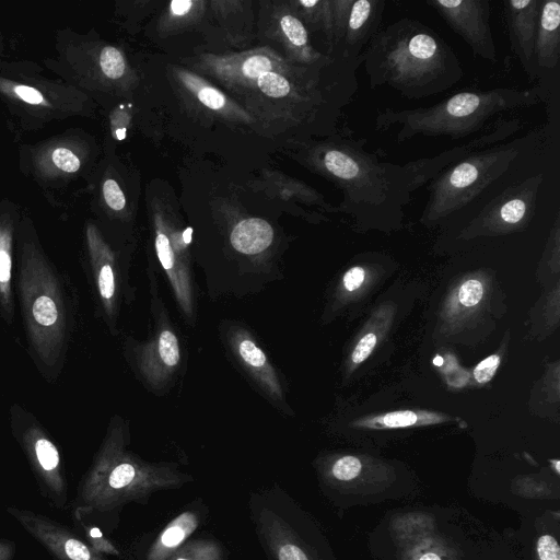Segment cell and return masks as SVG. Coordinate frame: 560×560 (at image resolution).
Instances as JSON below:
<instances>
[{"label":"cell","mask_w":560,"mask_h":560,"mask_svg":"<svg viewBox=\"0 0 560 560\" xmlns=\"http://www.w3.org/2000/svg\"><path fill=\"white\" fill-rule=\"evenodd\" d=\"M362 66L371 89L386 85L407 100L445 92L464 75L452 47L430 26L411 18L380 30L362 52Z\"/></svg>","instance_id":"cell-1"},{"label":"cell","mask_w":560,"mask_h":560,"mask_svg":"<svg viewBox=\"0 0 560 560\" xmlns=\"http://www.w3.org/2000/svg\"><path fill=\"white\" fill-rule=\"evenodd\" d=\"M364 138H336L319 148L317 161L343 192L341 209L361 226H396L411 201L412 178L405 164L381 162Z\"/></svg>","instance_id":"cell-2"},{"label":"cell","mask_w":560,"mask_h":560,"mask_svg":"<svg viewBox=\"0 0 560 560\" xmlns=\"http://www.w3.org/2000/svg\"><path fill=\"white\" fill-rule=\"evenodd\" d=\"M546 96L547 90L541 85L463 91L428 107L402 110L387 107L376 116L375 128L387 130L396 126L398 142L418 136L459 140L479 131L492 117L536 105Z\"/></svg>","instance_id":"cell-3"},{"label":"cell","mask_w":560,"mask_h":560,"mask_svg":"<svg viewBox=\"0 0 560 560\" xmlns=\"http://www.w3.org/2000/svg\"><path fill=\"white\" fill-rule=\"evenodd\" d=\"M43 70L32 60L0 59V103L16 135L90 114L92 103L88 95L60 79L47 78Z\"/></svg>","instance_id":"cell-4"},{"label":"cell","mask_w":560,"mask_h":560,"mask_svg":"<svg viewBox=\"0 0 560 560\" xmlns=\"http://www.w3.org/2000/svg\"><path fill=\"white\" fill-rule=\"evenodd\" d=\"M528 143V138L503 141L441 171L428 182L429 197L421 220L435 223L478 202L514 166Z\"/></svg>","instance_id":"cell-5"},{"label":"cell","mask_w":560,"mask_h":560,"mask_svg":"<svg viewBox=\"0 0 560 560\" xmlns=\"http://www.w3.org/2000/svg\"><path fill=\"white\" fill-rule=\"evenodd\" d=\"M89 159V139L83 130L77 128L18 148L19 171L45 190L62 189L73 184L85 175Z\"/></svg>","instance_id":"cell-6"},{"label":"cell","mask_w":560,"mask_h":560,"mask_svg":"<svg viewBox=\"0 0 560 560\" xmlns=\"http://www.w3.org/2000/svg\"><path fill=\"white\" fill-rule=\"evenodd\" d=\"M427 3L464 39L475 56L497 61L489 0H429Z\"/></svg>","instance_id":"cell-7"},{"label":"cell","mask_w":560,"mask_h":560,"mask_svg":"<svg viewBox=\"0 0 560 560\" xmlns=\"http://www.w3.org/2000/svg\"><path fill=\"white\" fill-rule=\"evenodd\" d=\"M521 126V120L517 118H500L495 120L487 131L472 140L445 150L438 155L421 158L416 161L405 163V166L411 174L413 190H417L419 187L431 180L441 171L460 161L467 155L478 150L506 141V139L520 130Z\"/></svg>","instance_id":"cell-8"},{"label":"cell","mask_w":560,"mask_h":560,"mask_svg":"<svg viewBox=\"0 0 560 560\" xmlns=\"http://www.w3.org/2000/svg\"><path fill=\"white\" fill-rule=\"evenodd\" d=\"M179 340L167 323L161 324L148 341L140 345L137 366L153 389H164L174 378L180 363Z\"/></svg>","instance_id":"cell-9"},{"label":"cell","mask_w":560,"mask_h":560,"mask_svg":"<svg viewBox=\"0 0 560 560\" xmlns=\"http://www.w3.org/2000/svg\"><path fill=\"white\" fill-rule=\"evenodd\" d=\"M541 0L504 1L511 48L530 79H537L534 46Z\"/></svg>","instance_id":"cell-10"},{"label":"cell","mask_w":560,"mask_h":560,"mask_svg":"<svg viewBox=\"0 0 560 560\" xmlns=\"http://www.w3.org/2000/svg\"><path fill=\"white\" fill-rule=\"evenodd\" d=\"M229 343L235 358L264 393L275 404L283 405V388L278 374L252 334L242 327H233Z\"/></svg>","instance_id":"cell-11"},{"label":"cell","mask_w":560,"mask_h":560,"mask_svg":"<svg viewBox=\"0 0 560 560\" xmlns=\"http://www.w3.org/2000/svg\"><path fill=\"white\" fill-rule=\"evenodd\" d=\"M560 59V1L541 0L534 46L537 78L550 81Z\"/></svg>","instance_id":"cell-12"},{"label":"cell","mask_w":560,"mask_h":560,"mask_svg":"<svg viewBox=\"0 0 560 560\" xmlns=\"http://www.w3.org/2000/svg\"><path fill=\"white\" fill-rule=\"evenodd\" d=\"M385 10L384 0H353L339 52L359 58L372 37L380 31Z\"/></svg>","instance_id":"cell-13"},{"label":"cell","mask_w":560,"mask_h":560,"mask_svg":"<svg viewBox=\"0 0 560 560\" xmlns=\"http://www.w3.org/2000/svg\"><path fill=\"white\" fill-rule=\"evenodd\" d=\"M88 240L97 268V287L100 295L108 312H114L117 294L116 272L109 250L101 241L93 225L88 226Z\"/></svg>","instance_id":"cell-14"},{"label":"cell","mask_w":560,"mask_h":560,"mask_svg":"<svg viewBox=\"0 0 560 560\" xmlns=\"http://www.w3.org/2000/svg\"><path fill=\"white\" fill-rule=\"evenodd\" d=\"M273 230L264 219L250 218L238 222L231 233L233 247L243 254L254 255L266 249L272 242Z\"/></svg>","instance_id":"cell-15"},{"label":"cell","mask_w":560,"mask_h":560,"mask_svg":"<svg viewBox=\"0 0 560 560\" xmlns=\"http://www.w3.org/2000/svg\"><path fill=\"white\" fill-rule=\"evenodd\" d=\"M19 205L10 199L0 200V288L8 291L11 279V245L15 225L20 223Z\"/></svg>","instance_id":"cell-16"},{"label":"cell","mask_w":560,"mask_h":560,"mask_svg":"<svg viewBox=\"0 0 560 560\" xmlns=\"http://www.w3.org/2000/svg\"><path fill=\"white\" fill-rule=\"evenodd\" d=\"M446 420L445 417L425 411L399 410L362 419L359 425L370 428H405L417 424L435 423Z\"/></svg>","instance_id":"cell-17"},{"label":"cell","mask_w":560,"mask_h":560,"mask_svg":"<svg viewBox=\"0 0 560 560\" xmlns=\"http://www.w3.org/2000/svg\"><path fill=\"white\" fill-rule=\"evenodd\" d=\"M102 69L108 81L122 78L126 72V61L122 52L113 45H102L100 51Z\"/></svg>","instance_id":"cell-18"},{"label":"cell","mask_w":560,"mask_h":560,"mask_svg":"<svg viewBox=\"0 0 560 560\" xmlns=\"http://www.w3.org/2000/svg\"><path fill=\"white\" fill-rule=\"evenodd\" d=\"M32 316L37 326L50 328L59 319V311L55 300L47 295H38L32 304Z\"/></svg>","instance_id":"cell-19"},{"label":"cell","mask_w":560,"mask_h":560,"mask_svg":"<svg viewBox=\"0 0 560 560\" xmlns=\"http://www.w3.org/2000/svg\"><path fill=\"white\" fill-rule=\"evenodd\" d=\"M259 90L270 97H283L291 91L289 81L277 72L268 71L257 78Z\"/></svg>","instance_id":"cell-20"},{"label":"cell","mask_w":560,"mask_h":560,"mask_svg":"<svg viewBox=\"0 0 560 560\" xmlns=\"http://www.w3.org/2000/svg\"><path fill=\"white\" fill-rule=\"evenodd\" d=\"M195 527V521L189 514H185L177 518L172 526L167 527L162 537L161 542L167 548L177 546Z\"/></svg>","instance_id":"cell-21"},{"label":"cell","mask_w":560,"mask_h":560,"mask_svg":"<svg viewBox=\"0 0 560 560\" xmlns=\"http://www.w3.org/2000/svg\"><path fill=\"white\" fill-rule=\"evenodd\" d=\"M280 26L287 38L296 47H307L308 35L303 23L293 15L281 18Z\"/></svg>","instance_id":"cell-22"},{"label":"cell","mask_w":560,"mask_h":560,"mask_svg":"<svg viewBox=\"0 0 560 560\" xmlns=\"http://www.w3.org/2000/svg\"><path fill=\"white\" fill-rule=\"evenodd\" d=\"M101 195L104 203L113 211H121L126 206L125 194L118 182L112 177L102 182Z\"/></svg>","instance_id":"cell-23"},{"label":"cell","mask_w":560,"mask_h":560,"mask_svg":"<svg viewBox=\"0 0 560 560\" xmlns=\"http://www.w3.org/2000/svg\"><path fill=\"white\" fill-rule=\"evenodd\" d=\"M362 464L354 456H343L332 466L331 472L335 478L342 481H349L359 476Z\"/></svg>","instance_id":"cell-24"},{"label":"cell","mask_w":560,"mask_h":560,"mask_svg":"<svg viewBox=\"0 0 560 560\" xmlns=\"http://www.w3.org/2000/svg\"><path fill=\"white\" fill-rule=\"evenodd\" d=\"M273 67L271 58L262 54L249 56L242 65V73L249 79H257Z\"/></svg>","instance_id":"cell-25"},{"label":"cell","mask_w":560,"mask_h":560,"mask_svg":"<svg viewBox=\"0 0 560 560\" xmlns=\"http://www.w3.org/2000/svg\"><path fill=\"white\" fill-rule=\"evenodd\" d=\"M458 301L463 306L474 307L483 296L482 283L477 279L465 281L458 289Z\"/></svg>","instance_id":"cell-26"},{"label":"cell","mask_w":560,"mask_h":560,"mask_svg":"<svg viewBox=\"0 0 560 560\" xmlns=\"http://www.w3.org/2000/svg\"><path fill=\"white\" fill-rule=\"evenodd\" d=\"M37 459L45 470H52L59 464V454L55 445L46 440L39 439L35 444Z\"/></svg>","instance_id":"cell-27"},{"label":"cell","mask_w":560,"mask_h":560,"mask_svg":"<svg viewBox=\"0 0 560 560\" xmlns=\"http://www.w3.org/2000/svg\"><path fill=\"white\" fill-rule=\"evenodd\" d=\"M136 472V468L132 464L121 463L110 472L108 483L114 489L124 488L133 480Z\"/></svg>","instance_id":"cell-28"},{"label":"cell","mask_w":560,"mask_h":560,"mask_svg":"<svg viewBox=\"0 0 560 560\" xmlns=\"http://www.w3.org/2000/svg\"><path fill=\"white\" fill-rule=\"evenodd\" d=\"M537 555L539 560H560V548L551 535H542L537 540Z\"/></svg>","instance_id":"cell-29"},{"label":"cell","mask_w":560,"mask_h":560,"mask_svg":"<svg viewBox=\"0 0 560 560\" xmlns=\"http://www.w3.org/2000/svg\"><path fill=\"white\" fill-rule=\"evenodd\" d=\"M500 364V357L492 354L477 364L474 369V377L478 383H487L494 375Z\"/></svg>","instance_id":"cell-30"},{"label":"cell","mask_w":560,"mask_h":560,"mask_svg":"<svg viewBox=\"0 0 560 560\" xmlns=\"http://www.w3.org/2000/svg\"><path fill=\"white\" fill-rule=\"evenodd\" d=\"M376 335L373 332L365 334L357 343L355 348L352 351L351 360L352 363L359 364L363 362L369 355L372 353L374 347L376 346Z\"/></svg>","instance_id":"cell-31"},{"label":"cell","mask_w":560,"mask_h":560,"mask_svg":"<svg viewBox=\"0 0 560 560\" xmlns=\"http://www.w3.org/2000/svg\"><path fill=\"white\" fill-rule=\"evenodd\" d=\"M198 100L211 109H221L225 105V96L217 89L211 86H201L197 91Z\"/></svg>","instance_id":"cell-32"},{"label":"cell","mask_w":560,"mask_h":560,"mask_svg":"<svg viewBox=\"0 0 560 560\" xmlns=\"http://www.w3.org/2000/svg\"><path fill=\"white\" fill-rule=\"evenodd\" d=\"M365 280V270L360 267L355 266L350 268L342 278V284L343 288L349 291L353 292L358 290Z\"/></svg>","instance_id":"cell-33"},{"label":"cell","mask_w":560,"mask_h":560,"mask_svg":"<svg viewBox=\"0 0 560 560\" xmlns=\"http://www.w3.org/2000/svg\"><path fill=\"white\" fill-rule=\"evenodd\" d=\"M65 551L71 560H90V550L79 540L68 539L65 544Z\"/></svg>","instance_id":"cell-34"},{"label":"cell","mask_w":560,"mask_h":560,"mask_svg":"<svg viewBox=\"0 0 560 560\" xmlns=\"http://www.w3.org/2000/svg\"><path fill=\"white\" fill-rule=\"evenodd\" d=\"M279 560H307L304 552L294 545H284L279 550Z\"/></svg>","instance_id":"cell-35"},{"label":"cell","mask_w":560,"mask_h":560,"mask_svg":"<svg viewBox=\"0 0 560 560\" xmlns=\"http://www.w3.org/2000/svg\"><path fill=\"white\" fill-rule=\"evenodd\" d=\"M192 4L194 2L190 0H174L171 2L170 9L174 15L180 16L187 14L190 11Z\"/></svg>","instance_id":"cell-36"},{"label":"cell","mask_w":560,"mask_h":560,"mask_svg":"<svg viewBox=\"0 0 560 560\" xmlns=\"http://www.w3.org/2000/svg\"><path fill=\"white\" fill-rule=\"evenodd\" d=\"M419 560H441L439 556L433 552H427L422 555Z\"/></svg>","instance_id":"cell-37"},{"label":"cell","mask_w":560,"mask_h":560,"mask_svg":"<svg viewBox=\"0 0 560 560\" xmlns=\"http://www.w3.org/2000/svg\"><path fill=\"white\" fill-rule=\"evenodd\" d=\"M318 2V0H310V1H300V4L304 8H312L314 7L316 3Z\"/></svg>","instance_id":"cell-38"},{"label":"cell","mask_w":560,"mask_h":560,"mask_svg":"<svg viewBox=\"0 0 560 560\" xmlns=\"http://www.w3.org/2000/svg\"><path fill=\"white\" fill-rule=\"evenodd\" d=\"M3 52H4V42H3V37H2V34L0 31V59H2Z\"/></svg>","instance_id":"cell-39"},{"label":"cell","mask_w":560,"mask_h":560,"mask_svg":"<svg viewBox=\"0 0 560 560\" xmlns=\"http://www.w3.org/2000/svg\"><path fill=\"white\" fill-rule=\"evenodd\" d=\"M92 536H94V537H100V536H101L100 530H98V529H96V528L92 529Z\"/></svg>","instance_id":"cell-40"},{"label":"cell","mask_w":560,"mask_h":560,"mask_svg":"<svg viewBox=\"0 0 560 560\" xmlns=\"http://www.w3.org/2000/svg\"><path fill=\"white\" fill-rule=\"evenodd\" d=\"M177 560H186V559H177Z\"/></svg>","instance_id":"cell-41"}]
</instances>
